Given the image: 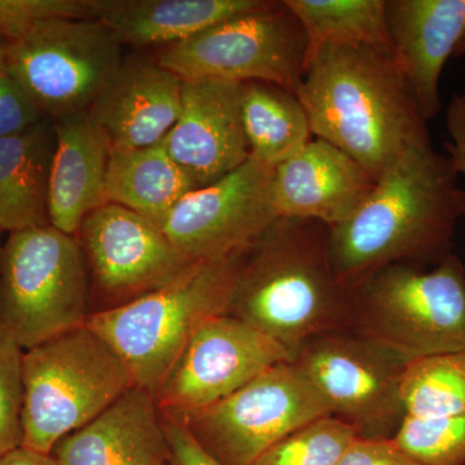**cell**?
Segmentation results:
<instances>
[{"instance_id":"cell-24","label":"cell","mask_w":465,"mask_h":465,"mask_svg":"<svg viewBox=\"0 0 465 465\" xmlns=\"http://www.w3.org/2000/svg\"><path fill=\"white\" fill-rule=\"evenodd\" d=\"M241 110L251 157L266 166L283 163L313 139L298 96L280 85L242 84Z\"/></svg>"},{"instance_id":"cell-37","label":"cell","mask_w":465,"mask_h":465,"mask_svg":"<svg viewBox=\"0 0 465 465\" xmlns=\"http://www.w3.org/2000/svg\"><path fill=\"white\" fill-rule=\"evenodd\" d=\"M0 234H2V232H0Z\"/></svg>"},{"instance_id":"cell-18","label":"cell","mask_w":465,"mask_h":465,"mask_svg":"<svg viewBox=\"0 0 465 465\" xmlns=\"http://www.w3.org/2000/svg\"><path fill=\"white\" fill-rule=\"evenodd\" d=\"M183 82L155 61L127 60L88 113L112 149L162 143L182 112Z\"/></svg>"},{"instance_id":"cell-9","label":"cell","mask_w":465,"mask_h":465,"mask_svg":"<svg viewBox=\"0 0 465 465\" xmlns=\"http://www.w3.org/2000/svg\"><path fill=\"white\" fill-rule=\"evenodd\" d=\"M12 74L43 118L88 112L124 65L122 45L94 18L43 21L5 45Z\"/></svg>"},{"instance_id":"cell-7","label":"cell","mask_w":465,"mask_h":465,"mask_svg":"<svg viewBox=\"0 0 465 465\" xmlns=\"http://www.w3.org/2000/svg\"><path fill=\"white\" fill-rule=\"evenodd\" d=\"M88 269L75 235L52 225L9 232L0 249V331L27 351L84 326Z\"/></svg>"},{"instance_id":"cell-15","label":"cell","mask_w":465,"mask_h":465,"mask_svg":"<svg viewBox=\"0 0 465 465\" xmlns=\"http://www.w3.org/2000/svg\"><path fill=\"white\" fill-rule=\"evenodd\" d=\"M241 97V84L183 82L182 112L162 145L198 188L234 173L251 157Z\"/></svg>"},{"instance_id":"cell-23","label":"cell","mask_w":465,"mask_h":465,"mask_svg":"<svg viewBox=\"0 0 465 465\" xmlns=\"http://www.w3.org/2000/svg\"><path fill=\"white\" fill-rule=\"evenodd\" d=\"M197 183L163 148L162 143L136 149H113L106 194L118 204L163 228L176 204Z\"/></svg>"},{"instance_id":"cell-8","label":"cell","mask_w":465,"mask_h":465,"mask_svg":"<svg viewBox=\"0 0 465 465\" xmlns=\"http://www.w3.org/2000/svg\"><path fill=\"white\" fill-rule=\"evenodd\" d=\"M308 54L304 29L284 0H262L258 7L161 48L157 63L183 82H262L296 94Z\"/></svg>"},{"instance_id":"cell-4","label":"cell","mask_w":465,"mask_h":465,"mask_svg":"<svg viewBox=\"0 0 465 465\" xmlns=\"http://www.w3.org/2000/svg\"><path fill=\"white\" fill-rule=\"evenodd\" d=\"M250 251L195 262L162 289L88 314L84 326L124 361L134 385L154 396L202 324L229 313Z\"/></svg>"},{"instance_id":"cell-5","label":"cell","mask_w":465,"mask_h":465,"mask_svg":"<svg viewBox=\"0 0 465 465\" xmlns=\"http://www.w3.org/2000/svg\"><path fill=\"white\" fill-rule=\"evenodd\" d=\"M23 381V448L47 455L136 387L124 361L84 324L24 351Z\"/></svg>"},{"instance_id":"cell-31","label":"cell","mask_w":465,"mask_h":465,"mask_svg":"<svg viewBox=\"0 0 465 465\" xmlns=\"http://www.w3.org/2000/svg\"><path fill=\"white\" fill-rule=\"evenodd\" d=\"M42 119L45 118L9 69L5 45H0V137L25 130Z\"/></svg>"},{"instance_id":"cell-12","label":"cell","mask_w":465,"mask_h":465,"mask_svg":"<svg viewBox=\"0 0 465 465\" xmlns=\"http://www.w3.org/2000/svg\"><path fill=\"white\" fill-rule=\"evenodd\" d=\"M289 349L232 314L202 324L170 367L155 403L164 419L215 405L266 370L292 361Z\"/></svg>"},{"instance_id":"cell-22","label":"cell","mask_w":465,"mask_h":465,"mask_svg":"<svg viewBox=\"0 0 465 465\" xmlns=\"http://www.w3.org/2000/svg\"><path fill=\"white\" fill-rule=\"evenodd\" d=\"M56 134L51 119L0 137V232L50 222V177Z\"/></svg>"},{"instance_id":"cell-11","label":"cell","mask_w":465,"mask_h":465,"mask_svg":"<svg viewBox=\"0 0 465 465\" xmlns=\"http://www.w3.org/2000/svg\"><path fill=\"white\" fill-rule=\"evenodd\" d=\"M323 416L330 411L322 397L287 361L215 405L171 420L185 425L220 465H252L284 437Z\"/></svg>"},{"instance_id":"cell-26","label":"cell","mask_w":465,"mask_h":465,"mask_svg":"<svg viewBox=\"0 0 465 465\" xmlns=\"http://www.w3.org/2000/svg\"><path fill=\"white\" fill-rule=\"evenodd\" d=\"M401 391L407 416L411 418L465 412V351L407 363Z\"/></svg>"},{"instance_id":"cell-29","label":"cell","mask_w":465,"mask_h":465,"mask_svg":"<svg viewBox=\"0 0 465 465\" xmlns=\"http://www.w3.org/2000/svg\"><path fill=\"white\" fill-rule=\"evenodd\" d=\"M23 357L17 342L0 331V457L23 448Z\"/></svg>"},{"instance_id":"cell-1","label":"cell","mask_w":465,"mask_h":465,"mask_svg":"<svg viewBox=\"0 0 465 465\" xmlns=\"http://www.w3.org/2000/svg\"><path fill=\"white\" fill-rule=\"evenodd\" d=\"M465 189L448 154L432 143L407 150L376 180L347 222L330 231L333 271L353 291L396 264L433 266L454 253Z\"/></svg>"},{"instance_id":"cell-16","label":"cell","mask_w":465,"mask_h":465,"mask_svg":"<svg viewBox=\"0 0 465 465\" xmlns=\"http://www.w3.org/2000/svg\"><path fill=\"white\" fill-rule=\"evenodd\" d=\"M376 179L351 155L313 137L274 168L278 217L313 220L330 229L347 222L375 188Z\"/></svg>"},{"instance_id":"cell-28","label":"cell","mask_w":465,"mask_h":465,"mask_svg":"<svg viewBox=\"0 0 465 465\" xmlns=\"http://www.w3.org/2000/svg\"><path fill=\"white\" fill-rule=\"evenodd\" d=\"M393 440L423 465H465V412L440 418L407 416Z\"/></svg>"},{"instance_id":"cell-35","label":"cell","mask_w":465,"mask_h":465,"mask_svg":"<svg viewBox=\"0 0 465 465\" xmlns=\"http://www.w3.org/2000/svg\"><path fill=\"white\" fill-rule=\"evenodd\" d=\"M0 465H58L51 455L18 448L0 457Z\"/></svg>"},{"instance_id":"cell-13","label":"cell","mask_w":465,"mask_h":465,"mask_svg":"<svg viewBox=\"0 0 465 465\" xmlns=\"http://www.w3.org/2000/svg\"><path fill=\"white\" fill-rule=\"evenodd\" d=\"M273 173L250 157L234 173L185 195L162 231L189 264L246 252L278 219Z\"/></svg>"},{"instance_id":"cell-19","label":"cell","mask_w":465,"mask_h":465,"mask_svg":"<svg viewBox=\"0 0 465 465\" xmlns=\"http://www.w3.org/2000/svg\"><path fill=\"white\" fill-rule=\"evenodd\" d=\"M50 455L58 465H168L170 446L154 396L134 387Z\"/></svg>"},{"instance_id":"cell-30","label":"cell","mask_w":465,"mask_h":465,"mask_svg":"<svg viewBox=\"0 0 465 465\" xmlns=\"http://www.w3.org/2000/svg\"><path fill=\"white\" fill-rule=\"evenodd\" d=\"M54 18H92V0H0V45Z\"/></svg>"},{"instance_id":"cell-33","label":"cell","mask_w":465,"mask_h":465,"mask_svg":"<svg viewBox=\"0 0 465 465\" xmlns=\"http://www.w3.org/2000/svg\"><path fill=\"white\" fill-rule=\"evenodd\" d=\"M170 459L168 465H220L210 457L183 423L164 419Z\"/></svg>"},{"instance_id":"cell-21","label":"cell","mask_w":465,"mask_h":465,"mask_svg":"<svg viewBox=\"0 0 465 465\" xmlns=\"http://www.w3.org/2000/svg\"><path fill=\"white\" fill-rule=\"evenodd\" d=\"M262 0H92V18L122 45L168 47L226 18L258 7Z\"/></svg>"},{"instance_id":"cell-17","label":"cell","mask_w":465,"mask_h":465,"mask_svg":"<svg viewBox=\"0 0 465 465\" xmlns=\"http://www.w3.org/2000/svg\"><path fill=\"white\" fill-rule=\"evenodd\" d=\"M391 58L428 122L440 112V81L465 34V0H385Z\"/></svg>"},{"instance_id":"cell-14","label":"cell","mask_w":465,"mask_h":465,"mask_svg":"<svg viewBox=\"0 0 465 465\" xmlns=\"http://www.w3.org/2000/svg\"><path fill=\"white\" fill-rule=\"evenodd\" d=\"M75 237L109 308L167 286L193 265L161 228L114 203L88 215Z\"/></svg>"},{"instance_id":"cell-6","label":"cell","mask_w":465,"mask_h":465,"mask_svg":"<svg viewBox=\"0 0 465 465\" xmlns=\"http://www.w3.org/2000/svg\"><path fill=\"white\" fill-rule=\"evenodd\" d=\"M353 295V330L409 362L465 351V268L455 253L433 266H387Z\"/></svg>"},{"instance_id":"cell-3","label":"cell","mask_w":465,"mask_h":465,"mask_svg":"<svg viewBox=\"0 0 465 465\" xmlns=\"http://www.w3.org/2000/svg\"><path fill=\"white\" fill-rule=\"evenodd\" d=\"M330 231L313 220L278 217L251 249L228 314L292 357L316 336L353 330V291L333 271Z\"/></svg>"},{"instance_id":"cell-32","label":"cell","mask_w":465,"mask_h":465,"mask_svg":"<svg viewBox=\"0 0 465 465\" xmlns=\"http://www.w3.org/2000/svg\"><path fill=\"white\" fill-rule=\"evenodd\" d=\"M336 465H423L406 454L393 440L357 439Z\"/></svg>"},{"instance_id":"cell-20","label":"cell","mask_w":465,"mask_h":465,"mask_svg":"<svg viewBox=\"0 0 465 465\" xmlns=\"http://www.w3.org/2000/svg\"><path fill=\"white\" fill-rule=\"evenodd\" d=\"M54 124L50 222L58 231L76 235L88 215L109 203L106 180L112 143L88 112L64 116Z\"/></svg>"},{"instance_id":"cell-10","label":"cell","mask_w":465,"mask_h":465,"mask_svg":"<svg viewBox=\"0 0 465 465\" xmlns=\"http://www.w3.org/2000/svg\"><path fill=\"white\" fill-rule=\"evenodd\" d=\"M293 362L321 394L330 416L358 439L393 440L406 420L401 390L409 361L356 330L311 339Z\"/></svg>"},{"instance_id":"cell-25","label":"cell","mask_w":465,"mask_h":465,"mask_svg":"<svg viewBox=\"0 0 465 465\" xmlns=\"http://www.w3.org/2000/svg\"><path fill=\"white\" fill-rule=\"evenodd\" d=\"M307 35L321 45L367 47L391 54L385 0H284Z\"/></svg>"},{"instance_id":"cell-36","label":"cell","mask_w":465,"mask_h":465,"mask_svg":"<svg viewBox=\"0 0 465 465\" xmlns=\"http://www.w3.org/2000/svg\"><path fill=\"white\" fill-rule=\"evenodd\" d=\"M465 54V34L463 39H461L460 45H459L457 54H455V57H461Z\"/></svg>"},{"instance_id":"cell-2","label":"cell","mask_w":465,"mask_h":465,"mask_svg":"<svg viewBox=\"0 0 465 465\" xmlns=\"http://www.w3.org/2000/svg\"><path fill=\"white\" fill-rule=\"evenodd\" d=\"M296 96L313 137L347 153L376 180L407 150L432 143L427 119L385 52L312 48Z\"/></svg>"},{"instance_id":"cell-27","label":"cell","mask_w":465,"mask_h":465,"mask_svg":"<svg viewBox=\"0 0 465 465\" xmlns=\"http://www.w3.org/2000/svg\"><path fill=\"white\" fill-rule=\"evenodd\" d=\"M357 439L347 424L323 416L284 437L252 465H336Z\"/></svg>"},{"instance_id":"cell-34","label":"cell","mask_w":465,"mask_h":465,"mask_svg":"<svg viewBox=\"0 0 465 465\" xmlns=\"http://www.w3.org/2000/svg\"><path fill=\"white\" fill-rule=\"evenodd\" d=\"M446 128L450 140L443 146L458 173L465 176V94L452 97L446 110Z\"/></svg>"}]
</instances>
